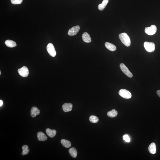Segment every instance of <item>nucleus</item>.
<instances>
[{
  "label": "nucleus",
  "mask_w": 160,
  "mask_h": 160,
  "mask_svg": "<svg viewBox=\"0 0 160 160\" xmlns=\"http://www.w3.org/2000/svg\"><path fill=\"white\" fill-rule=\"evenodd\" d=\"M157 94L158 96L160 97V90H158L157 91Z\"/></svg>",
  "instance_id": "obj_25"
},
{
  "label": "nucleus",
  "mask_w": 160,
  "mask_h": 160,
  "mask_svg": "<svg viewBox=\"0 0 160 160\" xmlns=\"http://www.w3.org/2000/svg\"><path fill=\"white\" fill-rule=\"evenodd\" d=\"M119 94L120 96L125 99H128L131 98L132 97L131 92L126 89H121L119 91Z\"/></svg>",
  "instance_id": "obj_4"
},
{
  "label": "nucleus",
  "mask_w": 160,
  "mask_h": 160,
  "mask_svg": "<svg viewBox=\"0 0 160 160\" xmlns=\"http://www.w3.org/2000/svg\"><path fill=\"white\" fill-rule=\"evenodd\" d=\"M19 75L23 77H26L29 75V71L28 68L26 66H23L18 70Z\"/></svg>",
  "instance_id": "obj_6"
},
{
  "label": "nucleus",
  "mask_w": 160,
  "mask_h": 160,
  "mask_svg": "<svg viewBox=\"0 0 160 160\" xmlns=\"http://www.w3.org/2000/svg\"><path fill=\"white\" fill-rule=\"evenodd\" d=\"M1 71H0V74L1 75Z\"/></svg>",
  "instance_id": "obj_27"
},
{
  "label": "nucleus",
  "mask_w": 160,
  "mask_h": 160,
  "mask_svg": "<svg viewBox=\"0 0 160 160\" xmlns=\"http://www.w3.org/2000/svg\"><path fill=\"white\" fill-rule=\"evenodd\" d=\"M82 38L84 42L86 43H90L91 42V39L89 34L88 33H84L82 35Z\"/></svg>",
  "instance_id": "obj_11"
},
{
  "label": "nucleus",
  "mask_w": 160,
  "mask_h": 160,
  "mask_svg": "<svg viewBox=\"0 0 160 160\" xmlns=\"http://www.w3.org/2000/svg\"><path fill=\"white\" fill-rule=\"evenodd\" d=\"M123 138L124 140L127 142L129 143L130 141V139L128 135H125L123 136Z\"/></svg>",
  "instance_id": "obj_24"
},
{
  "label": "nucleus",
  "mask_w": 160,
  "mask_h": 160,
  "mask_svg": "<svg viewBox=\"0 0 160 160\" xmlns=\"http://www.w3.org/2000/svg\"><path fill=\"white\" fill-rule=\"evenodd\" d=\"M89 120L92 123H96L98 121V118L95 116H91L89 118Z\"/></svg>",
  "instance_id": "obj_22"
},
{
  "label": "nucleus",
  "mask_w": 160,
  "mask_h": 160,
  "mask_svg": "<svg viewBox=\"0 0 160 160\" xmlns=\"http://www.w3.org/2000/svg\"><path fill=\"white\" fill-rule=\"evenodd\" d=\"M117 112L114 109H113L111 111L108 112L107 115L109 117L114 118L116 117L117 115Z\"/></svg>",
  "instance_id": "obj_20"
},
{
  "label": "nucleus",
  "mask_w": 160,
  "mask_h": 160,
  "mask_svg": "<svg viewBox=\"0 0 160 160\" xmlns=\"http://www.w3.org/2000/svg\"><path fill=\"white\" fill-rule=\"evenodd\" d=\"M144 46L146 50L150 53L153 52L155 50V45L153 43L145 42L144 43Z\"/></svg>",
  "instance_id": "obj_2"
},
{
  "label": "nucleus",
  "mask_w": 160,
  "mask_h": 160,
  "mask_svg": "<svg viewBox=\"0 0 160 160\" xmlns=\"http://www.w3.org/2000/svg\"><path fill=\"white\" fill-rule=\"evenodd\" d=\"M109 1V0H104L102 3L99 4L98 6V9L101 11L104 10L108 3Z\"/></svg>",
  "instance_id": "obj_17"
},
{
  "label": "nucleus",
  "mask_w": 160,
  "mask_h": 160,
  "mask_svg": "<svg viewBox=\"0 0 160 160\" xmlns=\"http://www.w3.org/2000/svg\"><path fill=\"white\" fill-rule=\"evenodd\" d=\"M40 111L37 107H32L31 110V115L32 117H36L37 115L39 114Z\"/></svg>",
  "instance_id": "obj_10"
},
{
  "label": "nucleus",
  "mask_w": 160,
  "mask_h": 160,
  "mask_svg": "<svg viewBox=\"0 0 160 160\" xmlns=\"http://www.w3.org/2000/svg\"><path fill=\"white\" fill-rule=\"evenodd\" d=\"M29 146L26 145H23L22 146V148L23 150L22 154V155H27L29 152V149H28Z\"/></svg>",
  "instance_id": "obj_21"
},
{
  "label": "nucleus",
  "mask_w": 160,
  "mask_h": 160,
  "mask_svg": "<svg viewBox=\"0 0 160 160\" xmlns=\"http://www.w3.org/2000/svg\"><path fill=\"white\" fill-rule=\"evenodd\" d=\"M119 37L121 41L125 46L127 47H129L131 45V40L126 33H122L119 34Z\"/></svg>",
  "instance_id": "obj_1"
},
{
  "label": "nucleus",
  "mask_w": 160,
  "mask_h": 160,
  "mask_svg": "<svg viewBox=\"0 0 160 160\" xmlns=\"http://www.w3.org/2000/svg\"><path fill=\"white\" fill-rule=\"evenodd\" d=\"M72 104L71 103H66L62 106L63 110L65 112L71 111L72 110Z\"/></svg>",
  "instance_id": "obj_9"
},
{
  "label": "nucleus",
  "mask_w": 160,
  "mask_h": 160,
  "mask_svg": "<svg viewBox=\"0 0 160 160\" xmlns=\"http://www.w3.org/2000/svg\"><path fill=\"white\" fill-rule=\"evenodd\" d=\"M23 1V0H11L12 4H21Z\"/></svg>",
  "instance_id": "obj_23"
},
{
  "label": "nucleus",
  "mask_w": 160,
  "mask_h": 160,
  "mask_svg": "<svg viewBox=\"0 0 160 160\" xmlns=\"http://www.w3.org/2000/svg\"><path fill=\"white\" fill-rule=\"evenodd\" d=\"M149 152L152 154H155L156 152V145L155 143H152L149 145L148 148Z\"/></svg>",
  "instance_id": "obj_14"
},
{
  "label": "nucleus",
  "mask_w": 160,
  "mask_h": 160,
  "mask_svg": "<svg viewBox=\"0 0 160 160\" xmlns=\"http://www.w3.org/2000/svg\"><path fill=\"white\" fill-rule=\"evenodd\" d=\"M47 50L49 55L53 57H54L56 54V52L54 46L51 43L48 44L47 47Z\"/></svg>",
  "instance_id": "obj_5"
},
{
  "label": "nucleus",
  "mask_w": 160,
  "mask_h": 160,
  "mask_svg": "<svg viewBox=\"0 0 160 160\" xmlns=\"http://www.w3.org/2000/svg\"><path fill=\"white\" fill-rule=\"evenodd\" d=\"M3 104V101L2 100H0V107Z\"/></svg>",
  "instance_id": "obj_26"
},
{
  "label": "nucleus",
  "mask_w": 160,
  "mask_h": 160,
  "mask_svg": "<svg viewBox=\"0 0 160 160\" xmlns=\"http://www.w3.org/2000/svg\"><path fill=\"white\" fill-rule=\"evenodd\" d=\"M157 31V27L155 25H152L149 27L145 28V32L149 35H154L156 33Z\"/></svg>",
  "instance_id": "obj_3"
},
{
  "label": "nucleus",
  "mask_w": 160,
  "mask_h": 160,
  "mask_svg": "<svg viewBox=\"0 0 160 160\" xmlns=\"http://www.w3.org/2000/svg\"><path fill=\"white\" fill-rule=\"evenodd\" d=\"M80 29V26L78 25L73 27L69 30L68 34L70 36L75 35L78 33Z\"/></svg>",
  "instance_id": "obj_8"
},
{
  "label": "nucleus",
  "mask_w": 160,
  "mask_h": 160,
  "mask_svg": "<svg viewBox=\"0 0 160 160\" xmlns=\"http://www.w3.org/2000/svg\"><path fill=\"white\" fill-rule=\"evenodd\" d=\"M5 44L8 47H13L17 46L15 42L11 40H7L5 42Z\"/></svg>",
  "instance_id": "obj_16"
},
{
  "label": "nucleus",
  "mask_w": 160,
  "mask_h": 160,
  "mask_svg": "<svg viewBox=\"0 0 160 160\" xmlns=\"http://www.w3.org/2000/svg\"><path fill=\"white\" fill-rule=\"evenodd\" d=\"M46 132L47 135L49 137L53 138L56 136V131L55 130H51L50 129H46Z\"/></svg>",
  "instance_id": "obj_13"
},
{
  "label": "nucleus",
  "mask_w": 160,
  "mask_h": 160,
  "mask_svg": "<svg viewBox=\"0 0 160 160\" xmlns=\"http://www.w3.org/2000/svg\"><path fill=\"white\" fill-rule=\"evenodd\" d=\"M105 45L106 47L111 51H114L116 50V46L112 43L106 42L105 44Z\"/></svg>",
  "instance_id": "obj_15"
},
{
  "label": "nucleus",
  "mask_w": 160,
  "mask_h": 160,
  "mask_svg": "<svg viewBox=\"0 0 160 160\" xmlns=\"http://www.w3.org/2000/svg\"><path fill=\"white\" fill-rule=\"evenodd\" d=\"M61 142L62 145L65 148H69L71 146V143L68 140L63 139L61 140Z\"/></svg>",
  "instance_id": "obj_19"
},
{
  "label": "nucleus",
  "mask_w": 160,
  "mask_h": 160,
  "mask_svg": "<svg viewBox=\"0 0 160 160\" xmlns=\"http://www.w3.org/2000/svg\"><path fill=\"white\" fill-rule=\"evenodd\" d=\"M37 138L40 141H44L47 139V137L44 133L42 132H39L37 134Z\"/></svg>",
  "instance_id": "obj_12"
},
{
  "label": "nucleus",
  "mask_w": 160,
  "mask_h": 160,
  "mask_svg": "<svg viewBox=\"0 0 160 160\" xmlns=\"http://www.w3.org/2000/svg\"><path fill=\"white\" fill-rule=\"evenodd\" d=\"M69 153L72 157L74 158H76L77 153V150L74 147L71 148L69 150Z\"/></svg>",
  "instance_id": "obj_18"
},
{
  "label": "nucleus",
  "mask_w": 160,
  "mask_h": 160,
  "mask_svg": "<svg viewBox=\"0 0 160 160\" xmlns=\"http://www.w3.org/2000/svg\"><path fill=\"white\" fill-rule=\"evenodd\" d=\"M120 67L123 72L128 77L131 78L133 77L132 73L130 71L128 68L124 64L121 63L120 64Z\"/></svg>",
  "instance_id": "obj_7"
}]
</instances>
